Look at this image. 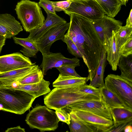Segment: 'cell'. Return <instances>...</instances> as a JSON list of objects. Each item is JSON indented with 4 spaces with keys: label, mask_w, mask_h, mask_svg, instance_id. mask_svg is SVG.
<instances>
[{
    "label": "cell",
    "mask_w": 132,
    "mask_h": 132,
    "mask_svg": "<svg viewBox=\"0 0 132 132\" xmlns=\"http://www.w3.org/2000/svg\"><path fill=\"white\" fill-rule=\"evenodd\" d=\"M42 61L39 68L42 69L44 76L47 71L52 68L69 65L75 67L79 66L80 60L77 57L68 58L65 57L60 53H53L50 52L42 54Z\"/></svg>",
    "instance_id": "9c48e42d"
},
{
    "label": "cell",
    "mask_w": 132,
    "mask_h": 132,
    "mask_svg": "<svg viewBox=\"0 0 132 132\" xmlns=\"http://www.w3.org/2000/svg\"><path fill=\"white\" fill-rule=\"evenodd\" d=\"M69 110L80 119L96 128L98 132H106L113 125V120L92 112L74 109Z\"/></svg>",
    "instance_id": "8fae6325"
},
{
    "label": "cell",
    "mask_w": 132,
    "mask_h": 132,
    "mask_svg": "<svg viewBox=\"0 0 132 132\" xmlns=\"http://www.w3.org/2000/svg\"><path fill=\"white\" fill-rule=\"evenodd\" d=\"M70 123L68 125L71 132H98L95 127L88 124L78 118L72 112H70Z\"/></svg>",
    "instance_id": "7402d4cb"
},
{
    "label": "cell",
    "mask_w": 132,
    "mask_h": 132,
    "mask_svg": "<svg viewBox=\"0 0 132 132\" xmlns=\"http://www.w3.org/2000/svg\"><path fill=\"white\" fill-rule=\"evenodd\" d=\"M117 66L121 71L120 77L132 83V54L127 56L121 55Z\"/></svg>",
    "instance_id": "cb8c5ba5"
},
{
    "label": "cell",
    "mask_w": 132,
    "mask_h": 132,
    "mask_svg": "<svg viewBox=\"0 0 132 132\" xmlns=\"http://www.w3.org/2000/svg\"><path fill=\"white\" fill-rule=\"evenodd\" d=\"M122 3V5H126V2L127 0H120Z\"/></svg>",
    "instance_id": "60d3db41"
},
{
    "label": "cell",
    "mask_w": 132,
    "mask_h": 132,
    "mask_svg": "<svg viewBox=\"0 0 132 132\" xmlns=\"http://www.w3.org/2000/svg\"><path fill=\"white\" fill-rule=\"evenodd\" d=\"M74 0H66L58 2L52 1L55 11H64L69 7Z\"/></svg>",
    "instance_id": "d6a6232c"
},
{
    "label": "cell",
    "mask_w": 132,
    "mask_h": 132,
    "mask_svg": "<svg viewBox=\"0 0 132 132\" xmlns=\"http://www.w3.org/2000/svg\"><path fill=\"white\" fill-rule=\"evenodd\" d=\"M12 37L14 43L23 47L20 51L24 56L28 57H36V54L39 51L36 42L28 37L22 38L14 36Z\"/></svg>",
    "instance_id": "ffe728a7"
},
{
    "label": "cell",
    "mask_w": 132,
    "mask_h": 132,
    "mask_svg": "<svg viewBox=\"0 0 132 132\" xmlns=\"http://www.w3.org/2000/svg\"><path fill=\"white\" fill-rule=\"evenodd\" d=\"M106 52L103 46L100 62L96 69L95 75L89 85L101 88L104 86V73L106 66Z\"/></svg>",
    "instance_id": "44dd1931"
},
{
    "label": "cell",
    "mask_w": 132,
    "mask_h": 132,
    "mask_svg": "<svg viewBox=\"0 0 132 132\" xmlns=\"http://www.w3.org/2000/svg\"><path fill=\"white\" fill-rule=\"evenodd\" d=\"M77 88L79 91L81 92L94 95L100 98L102 97L100 88L88 85L86 83Z\"/></svg>",
    "instance_id": "f546056e"
},
{
    "label": "cell",
    "mask_w": 132,
    "mask_h": 132,
    "mask_svg": "<svg viewBox=\"0 0 132 132\" xmlns=\"http://www.w3.org/2000/svg\"><path fill=\"white\" fill-rule=\"evenodd\" d=\"M106 52V60L111 67L112 70L116 71L117 65L121 56L119 49L117 47L114 34L105 39L103 43Z\"/></svg>",
    "instance_id": "ac0fdd59"
},
{
    "label": "cell",
    "mask_w": 132,
    "mask_h": 132,
    "mask_svg": "<svg viewBox=\"0 0 132 132\" xmlns=\"http://www.w3.org/2000/svg\"><path fill=\"white\" fill-rule=\"evenodd\" d=\"M129 125H132V120L126 121L115 125H113L106 132H120L123 131L125 128Z\"/></svg>",
    "instance_id": "d590c367"
},
{
    "label": "cell",
    "mask_w": 132,
    "mask_h": 132,
    "mask_svg": "<svg viewBox=\"0 0 132 132\" xmlns=\"http://www.w3.org/2000/svg\"><path fill=\"white\" fill-rule=\"evenodd\" d=\"M104 80V86L120 99L125 108L132 111V83L119 75L111 74Z\"/></svg>",
    "instance_id": "8992f818"
},
{
    "label": "cell",
    "mask_w": 132,
    "mask_h": 132,
    "mask_svg": "<svg viewBox=\"0 0 132 132\" xmlns=\"http://www.w3.org/2000/svg\"><path fill=\"white\" fill-rule=\"evenodd\" d=\"M61 40L66 44L69 53L76 57L82 58V54L79 50L67 33Z\"/></svg>",
    "instance_id": "f1b7e54d"
},
{
    "label": "cell",
    "mask_w": 132,
    "mask_h": 132,
    "mask_svg": "<svg viewBox=\"0 0 132 132\" xmlns=\"http://www.w3.org/2000/svg\"><path fill=\"white\" fill-rule=\"evenodd\" d=\"M68 30L75 34L77 47L88 69L87 82L94 77L103 48V44L90 20L79 15L71 13Z\"/></svg>",
    "instance_id": "6da1fadb"
},
{
    "label": "cell",
    "mask_w": 132,
    "mask_h": 132,
    "mask_svg": "<svg viewBox=\"0 0 132 132\" xmlns=\"http://www.w3.org/2000/svg\"><path fill=\"white\" fill-rule=\"evenodd\" d=\"M123 131L124 132H132V125H129L127 126L125 128Z\"/></svg>",
    "instance_id": "ab89813d"
},
{
    "label": "cell",
    "mask_w": 132,
    "mask_h": 132,
    "mask_svg": "<svg viewBox=\"0 0 132 132\" xmlns=\"http://www.w3.org/2000/svg\"><path fill=\"white\" fill-rule=\"evenodd\" d=\"M103 44L105 39L111 36L113 31H116L122 26L120 21L105 15L102 18L90 20Z\"/></svg>",
    "instance_id": "4fadbf2b"
},
{
    "label": "cell",
    "mask_w": 132,
    "mask_h": 132,
    "mask_svg": "<svg viewBox=\"0 0 132 132\" xmlns=\"http://www.w3.org/2000/svg\"><path fill=\"white\" fill-rule=\"evenodd\" d=\"M5 132H25L24 129L21 128L20 126L8 128Z\"/></svg>",
    "instance_id": "8d00e7d4"
},
{
    "label": "cell",
    "mask_w": 132,
    "mask_h": 132,
    "mask_svg": "<svg viewBox=\"0 0 132 132\" xmlns=\"http://www.w3.org/2000/svg\"><path fill=\"white\" fill-rule=\"evenodd\" d=\"M60 121L55 112L40 105L30 111L25 119L30 128L37 129L41 132L55 130L58 128Z\"/></svg>",
    "instance_id": "5b68a950"
},
{
    "label": "cell",
    "mask_w": 132,
    "mask_h": 132,
    "mask_svg": "<svg viewBox=\"0 0 132 132\" xmlns=\"http://www.w3.org/2000/svg\"><path fill=\"white\" fill-rule=\"evenodd\" d=\"M113 125L132 120V111L125 108H109Z\"/></svg>",
    "instance_id": "d4e9b609"
},
{
    "label": "cell",
    "mask_w": 132,
    "mask_h": 132,
    "mask_svg": "<svg viewBox=\"0 0 132 132\" xmlns=\"http://www.w3.org/2000/svg\"><path fill=\"white\" fill-rule=\"evenodd\" d=\"M35 98L24 91L0 85V110L21 114L29 109Z\"/></svg>",
    "instance_id": "7a4b0ae2"
},
{
    "label": "cell",
    "mask_w": 132,
    "mask_h": 132,
    "mask_svg": "<svg viewBox=\"0 0 132 132\" xmlns=\"http://www.w3.org/2000/svg\"><path fill=\"white\" fill-rule=\"evenodd\" d=\"M101 7L105 14L114 18L120 11L122 3L120 0H95Z\"/></svg>",
    "instance_id": "603a6c76"
},
{
    "label": "cell",
    "mask_w": 132,
    "mask_h": 132,
    "mask_svg": "<svg viewBox=\"0 0 132 132\" xmlns=\"http://www.w3.org/2000/svg\"><path fill=\"white\" fill-rule=\"evenodd\" d=\"M24 30L30 31L40 28L45 20L38 3L30 0L18 2L15 9Z\"/></svg>",
    "instance_id": "277c9868"
},
{
    "label": "cell",
    "mask_w": 132,
    "mask_h": 132,
    "mask_svg": "<svg viewBox=\"0 0 132 132\" xmlns=\"http://www.w3.org/2000/svg\"><path fill=\"white\" fill-rule=\"evenodd\" d=\"M73 65H66L61 66L56 68L59 71L60 74L65 76H72L78 77H81L76 72Z\"/></svg>",
    "instance_id": "4dcf8cb0"
},
{
    "label": "cell",
    "mask_w": 132,
    "mask_h": 132,
    "mask_svg": "<svg viewBox=\"0 0 132 132\" xmlns=\"http://www.w3.org/2000/svg\"><path fill=\"white\" fill-rule=\"evenodd\" d=\"M116 46L119 48L131 37L132 27L121 26L116 31H113Z\"/></svg>",
    "instance_id": "4316f807"
},
{
    "label": "cell",
    "mask_w": 132,
    "mask_h": 132,
    "mask_svg": "<svg viewBox=\"0 0 132 132\" xmlns=\"http://www.w3.org/2000/svg\"><path fill=\"white\" fill-rule=\"evenodd\" d=\"M70 24V22H67L53 27L36 42L39 51L42 54L49 53L52 44L56 41L62 40Z\"/></svg>",
    "instance_id": "ba28073f"
},
{
    "label": "cell",
    "mask_w": 132,
    "mask_h": 132,
    "mask_svg": "<svg viewBox=\"0 0 132 132\" xmlns=\"http://www.w3.org/2000/svg\"><path fill=\"white\" fill-rule=\"evenodd\" d=\"M47 18L43 24L40 28L29 32L28 37L36 42L47 31L53 27L67 22L63 18L56 14L47 13Z\"/></svg>",
    "instance_id": "9a60e30c"
},
{
    "label": "cell",
    "mask_w": 132,
    "mask_h": 132,
    "mask_svg": "<svg viewBox=\"0 0 132 132\" xmlns=\"http://www.w3.org/2000/svg\"><path fill=\"white\" fill-rule=\"evenodd\" d=\"M65 108L68 110L74 109L90 112L112 120L109 108L102 97L99 100L87 101L74 103Z\"/></svg>",
    "instance_id": "30bf717a"
},
{
    "label": "cell",
    "mask_w": 132,
    "mask_h": 132,
    "mask_svg": "<svg viewBox=\"0 0 132 132\" xmlns=\"http://www.w3.org/2000/svg\"><path fill=\"white\" fill-rule=\"evenodd\" d=\"M20 22L11 14H0V35L11 39L23 31Z\"/></svg>",
    "instance_id": "5bb4252c"
},
{
    "label": "cell",
    "mask_w": 132,
    "mask_h": 132,
    "mask_svg": "<svg viewBox=\"0 0 132 132\" xmlns=\"http://www.w3.org/2000/svg\"><path fill=\"white\" fill-rule=\"evenodd\" d=\"M87 77L63 76L59 74L53 82L54 87L60 88L78 87L86 84Z\"/></svg>",
    "instance_id": "d6986e66"
},
{
    "label": "cell",
    "mask_w": 132,
    "mask_h": 132,
    "mask_svg": "<svg viewBox=\"0 0 132 132\" xmlns=\"http://www.w3.org/2000/svg\"><path fill=\"white\" fill-rule=\"evenodd\" d=\"M77 87H55L45 97L44 104L49 109L55 110L79 102L99 100L101 98L81 92L78 90Z\"/></svg>",
    "instance_id": "3957f363"
},
{
    "label": "cell",
    "mask_w": 132,
    "mask_h": 132,
    "mask_svg": "<svg viewBox=\"0 0 132 132\" xmlns=\"http://www.w3.org/2000/svg\"><path fill=\"white\" fill-rule=\"evenodd\" d=\"M100 89L102 97L109 108H125L120 99L106 87L104 86Z\"/></svg>",
    "instance_id": "484cf974"
},
{
    "label": "cell",
    "mask_w": 132,
    "mask_h": 132,
    "mask_svg": "<svg viewBox=\"0 0 132 132\" xmlns=\"http://www.w3.org/2000/svg\"><path fill=\"white\" fill-rule=\"evenodd\" d=\"M77 0V1H87L88 0Z\"/></svg>",
    "instance_id": "b9f144b4"
},
{
    "label": "cell",
    "mask_w": 132,
    "mask_h": 132,
    "mask_svg": "<svg viewBox=\"0 0 132 132\" xmlns=\"http://www.w3.org/2000/svg\"><path fill=\"white\" fill-rule=\"evenodd\" d=\"M28 57L19 52L0 56V73L17 69L33 65Z\"/></svg>",
    "instance_id": "7c38bea8"
},
{
    "label": "cell",
    "mask_w": 132,
    "mask_h": 132,
    "mask_svg": "<svg viewBox=\"0 0 132 132\" xmlns=\"http://www.w3.org/2000/svg\"><path fill=\"white\" fill-rule=\"evenodd\" d=\"M38 4L42 7L46 13L56 14L52 1L50 0H39Z\"/></svg>",
    "instance_id": "836d02e7"
},
{
    "label": "cell",
    "mask_w": 132,
    "mask_h": 132,
    "mask_svg": "<svg viewBox=\"0 0 132 132\" xmlns=\"http://www.w3.org/2000/svg\"><path fill=\"white\" fill-rule=\"evenodd\" d=\"M6 39L4 36L0 35V54L3 46L5 45Z\"/></svg>",
    "instance_id": "f35d334b"
},
{
    "label": "cell",
    "mask_w": 132,
    "mask_h": 132,
    "mask_svg": "<svg viewBox=\"0 0 132 132\" xmlns=\"http://www.w3.org/2000/svg\"><path fill=\"white\" fill-rule=\"evenodd\" d=\"M38 67V65L34 63L29 66L0 73V85L11 86Z\"/></svg>",
    "instance_id": "2e32d148"
},
{
    "label": "cell",
    "mask_w": 132,
    "mask_h": 132,
    "mask_svg": "<svg viewBox=\"0 0 132 132\" xmlns=\"http://www.w3.org/2000/svg\"><path fill=\"white\" fill-rule=\"evenodd\" d=\"M44 77L42 70L39 67L13 84L25 85L37 83L40 81Z\"/></svg>",
    "instance_id": "83f0119b"
},
{
    "label": "cell",
    "mask_w": 132,
    "mask_h": 132,
    "mask_svg": "<svg viewBox=\"0 0 132 132\" xmlns=\"http://www.w3.org/2000/svg\"><path fill=\"white\" fill-rule=\"evenodd\" d=\"M50 82L43 79L39 82L35 84L21 85L14 84L10 86L14 89L24 91L36 98L49 93L51 91L49 87Z\"/></svg>",
    "instance_id": "e0dca14e"
},
{
    "label": "cell",
    "mask_w": 132,
    "mask_h": 132,
    "mask_svg": "<svg viewBox=\"0 0 132 132\" xmlns=\"http://www.w3.org/2000/svg\"><path fill=\"white\" fill-rule=\"evenodd\" d=\"M64 12L69 15L71 13H75L90 20L100 19L105 15L101 7L95 0H74Z\"/></svg>",
    "instance_id": "52a82bcc"
},
{
    "label": "cell",
    "mask_w": 132,
    "mask_h": 132,
    "mask_svg": "<svg viewBox=\"0 0 132 132\" xmlns=\"http://www.w3.org/2000/svg\"><path fill=\"white\" fill-rule=\"evenodd\" d=\"M121 55L127 56L132 54V37L125 43L119 49Z\"/></svg>",
    "instance_id": "1f68e13d"
},
{
    "label": "cell",
    "mask_w": 132,
    "mask_h": 132,
    "mask_svg": "<svg viewBox=\"0 0 132 132\" xmlns=\"http://www.w3.org/2000/svg\"><path fill=\"white\" fill-rule=\"evenodd\" d=\"M55 110L56 114L60 121L65 122L68 125L70 123V115L63 109H57Z\"/></svg>",
    "instance_id": "e575fe53"
},
{
    "label": "cell",
    "mask_w": 132,
    "mask_h": 132,
    "mask_svg": "<svg viewBox=\"0 0 132 132\" xmlns=\"http://www.w3.org/2000/svg\"><path fill=\"white\" fill-rule=\"evenodd\" d=\"M129 27H132V9L130 11L129 15L126 20L125 25Z\"/></svg>",
    "instance_id": "74e56055"
}]
</instances>
